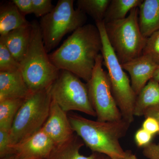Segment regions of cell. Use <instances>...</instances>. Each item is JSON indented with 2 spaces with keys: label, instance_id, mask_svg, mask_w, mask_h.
I'll return each mask as SVG.
<instances>
[{
  "label": "cell",
  "instance_id": "7",
  "mask_svg": "<svg viewBox=\"0 0 159 159\" xmlns=\"http://www.w3.org/2000/svg\"><path fill=\"white\" fill-rule=\"evenodd\" d=\"M50 89L32 93L24 100L10 130L12 145L42 129L48 117L52 102Z\"/></svg>",
  "mask_w": 159,
  "mask_h": 159
},
{
  "label": "cell",
  "instance_id": "5",
  "mask_svg": "<svg viewBox=\"0 0 159 159\" xmlns=\"http://www.w3.org/2000/svg\"><path fill=\"white\" fill-rule=\"evenodd\" d=\"M74 0H59L49 14L41 18L40 30L45 48L49 53L64 36L85 25L86 15L74 7Z\"/></svg>",
  "mask_w": 159,
  "mask_h": 159
},
{
  "label": "cell",
  "instance_id": "22",
  "mask_svg": "<svg viewBox=\"0 0 159 159\" xmlns=\"http://www.w3.org/2000/svg\"><path fill=\"white\" fill-rule=\"evenodd\" d=\"M20 70V65L13 57L6 45L0 41V72Z\"/></svg>",
  "mask_w": 159,
  "mask_h": 159
},
{
  "label": "cell",
  "instance_id": "1",
  "mask_svg": "<svg viewBox=\"0 0 159 159\" xmlns=\"http://www.w3.org/2000/svg\"><path fill=\"white\" fill-rule=\"evenodd\" d=\"M100 32L97 26L87 24L73 32L49 58L60 70H65L88 82L96 60L102 50Z\"/></svg>",
  "mask_w": 159,
  "mask_h": 159
},
{
  "label": "cell",
  "instance_id": "18",
  "mask_svg": "<svg viewBox=\"0 0 159 159\" xmlns=\"http://www.w3.org/2000/svg\"><path fill=\"white\" fill-rule=\"evenodd\" d=\"M157 106H159V83L152 79L137 96L134 115L142 116L146 110Z\"/></svg>",
  "mask_w": 159,
  "mask_h": 159
},
{
  "label": "cell",
  "instance_id": "9",
  "mask_svg": "<svg viewBox=\"0 0 159 159\" xmlns=\"http://www.w3.org/2000/svg\"><path fill=\"white\" fill-rule=\"evenodd\" d=\"M103 57L99 54L90 79L86 83L91 103L97 121L113 122L122 119L112 92L108 73L102 68Z\"/></svg>",
  "mask_w": 159,
  "mask_h": 159
},
{
  "label": "cell",
  "instance_id": "23",
  "mask_svg": "<svg viewBox=\"0 0 159 159\" xmlns=\"http://www.w3.org/2000/svg\"><path fill=\"white\" fill-rule=\"evenodd\" d=\"M142 54L148 56L159 65V30L147 38Z\"/></svg>",
  "mask_w": 159,
  "mask_h": 159
},
{
  "label": "cell",
  "instance_id": "32",
  "mask_svg": "<svg viewBox=\"0 0 159 159\" xmlns=\"http://www.w3.org/2000/svg\"><path fill=\"white\" fill-rule=\"evenodd\" d=\"M1 159H16L15 157L13 155L10 156H8L7 157H5L2 158H1Z\"/></svg>",
  "mask_w": 159,
  "mask_h": 159
},
{
  "label": "cell",
  "instance_id": "17",
  "mask_svg": "<svg viewBox=\"0 0 159 159\" xmlns=\"http://www.w3.org/2000/svg\"><path fill=\"white\" fill-rule=\"evenodd\" d=\"M12 2L0 8V35H5L15 29L31 25Z\"/></svg>",
  "mask_w": 159,
  "mask_h": 159
},
{
  "label": "cell",
  "instance_id": "16",
  "mask_svg": "<svg viewBox=\"0 0 159 159\" xmlns=\"http://www.w3.org/2000/svg\"><path fill=\"white\" fill-rule=\"evenodd\" d=\"M84 145L83 141L77 134L67 142L54 145L47 159H102L103 154L93 152L89 156L80 153V150Z\"/></svg>",
  "mask_w": 159,
  "mask_h": 159
},
{
  "label": "cell",
  "instance_id": "8",
  "mask_svg": "<svg viewBox=\"0 0 159 159\" xmlns=\"http://www.w3.org/2000/svg\"><path fill=\"white\" fill-rule=\"evenodd\" d=\"M50 92L52 100L66 112L78 111L96 117L86 84L73 73L61 70L57 79L50 87Z\"/></svg>",
  "mask_w": 159,
  "mask_h": 159
},
{
  "label": "cell",
  "instance_id": "14",
  "mask_svg": "<svg viewBox=\"0 0 159 159\" xmlns=\"http://www.w3.org/2000/svg\"><path fill=\"white\" fill-rule=\"evenodd\" d=\"M32 25L22 27L0 36L15 59L20 63L25 56L31 41Z\"/></svg>",
  "mask_w": 159,
  "mask_h": 159
},
{
  "label": "cell",
  "instance_id": "25",
  "mask_svg": "<svg viewBox=\"0 0 159 159\" xmlns=\"http://www.w3.org/2000/svg\"><path fill=\"white\" fill-rule=\"evenodd\" d=\"M10 130L0 129V158L12 155Z\"/></svg>",
  "mask_w": 159,
  "mask_h": 159
},
{
  "label": "cell",
  "instance_id": "19",
  "mask_svg": "<svg viewBox=\"0 0 159 159\" xmlns=\"http://www.w3.org/2000/svg\"><path fill=\"white\" fill-rule=\"evenodd\" d=\"M143 0H111L103 22L104 24L125 18L132 9L138 8Z\"/></svg>",
  "mask_w": 159,
  "mask_h": 159
},
{
  "label": "cell",
  "instance_id": "30",
  "mask_svg": "<svg viewBox=\"0 0 159 159\" xmlns=\"http://www.w3.org/2000/svg\"><path fill=\"white\" fill-rule=\"evenodd\" d=\"M116 159H139L134 154L129 150L125 151V155L122 157Z\"/></svg>",
  "mask_w": 159,
  "mask_h": 159
},
{
  "label": "cell",
  "instance_id": "2",
  "mask_svg": "<svg viewBox=\"0 0 159 159\" xmlns=\"http://www.w3.org/2000/svg\"><path fill=\"white\" fill-rule=\"evenodd\" d=\"M68 117L74 132L93 152L111 159L124 156L125 151L120 140L126 135L130 123L123 119L113 122L94 121L75 113L70 114Z\"/></svg>",
  "mask_w": 159,
  "mask_h": 159
},
{
  "label": "cell",
  "instance_id": "24",
  "mask_svg": "<svg viewBox=\"0 0 159 159\" xmlns=\"http://www.w3.org/2000/svg\"><path fill=\"white\" fill-rule=\"evenodd\" d=\"M33 13L37 17H42L54 9L51 0H31Z\"/></svg>",
  "mask_w": 159,
  "mask_h": 159
},
{
  "label": "cell",
  "instance_id": "21",
  "mask_svg": "<svg viewBox=\"0 0 159 159\" xmlns=\"http://www.w3.org/2000/svg\"><path fill=\"white\" fill-rule=\"evenodd\" d=\"M111 0H78L77 9L90 16L96 23L103 22Z\"/></svg>",
  "mask_w": 159,
  "mask_h": 159
},
{
  "label": "cell",
  "instance_id": "27",
  "mask_svg": "<svg viewBox=\"0 0 159 159\" xmlns=\"http://www.w3.org/2000/svg\"><path fill=\"white\" fill-rule=\"evenodd\" d=\"M143 154L148 159H159V143L152 142L143 148Z\"/></svg>",
  "mask_w": 159,
  "mask_h": 159
},
{
  "label": "cell",
  "instance_id": "3",
  "mask_svg": "<svg viewBox=\"0 0 159 159\" xmlns=\"http://www.w3.org/2000/svg\"><path fill=\"white\" fill-rule=\"evenodd\" d=\"M31 41L25 56L20 63V71L31 93L50 88L59 76L44 45L39 22H31Z\"/></svg>",
  "mask_w": 159,
  "mask_h": 159
},
{
  "label": "cell",
  "instance_id": "4",
  "mask_svg": "<svg viewBox=\"0 0 159 159\" xmlns=\"http://www.w3.org/2000/svg\"><path fill=\"white\" fill-rule=\"evenodd\" d=\"M102 42L101 51L103 64L107 70L113 95L121 112L122 119L132 123L137 95L132 87L130 80L119 62L109 41L103 22L96 23Z\"/></svg>",
  "mask_w": 159,
  "mask_h": 159
},
{
  "label": "cell",
  "instance_id": "12",
  "mask_svg": "<svg viewBox=\"0 0 159 159\" xmlns=\"http://www.w3.org/2000/svg\"><path fill=\"white\" fill-rule=\"evenodd\" d=\"M130 75L131 84L137 96L152 79L157 65L146 55L141 56L122 65Z\"/></svg>",
  "mask_w": 159,
  "mask_h": 159
},
{
  "label": "cell",
  "instance_id": "6",
  "mask_svg": "<svg viewBox=\"0 0 159 159\" xmlns=\"http://www.w3.org/2000/svg\"><path fill=\"white\" fill-rule=\"evenodd\" d=\"M139 9H132L123 20L104 24L109 41L121 65L141 56L147 38L139 25Z\"/></svg>",
  "mask_w": 159,
  "mask_h": 159
},
{
  "label": "cell",
  "instance_id": "13",
  "mask_svg": "<svg viewBox=\"0 0 159 159\" xmlns=\"http://www.w3.org/2000/svg\"><path fill=\"white\" fill-rule=\"evenodd\" d=\"M31 93L20 70L0 72V101L6 99H25Z\"/></svg>",
  "mask_w": 159,
  "mask_h": 159
},
{
  "label": "cell",
  "instance_id": "10",
  "mask_svg": "<svg viewBox=\"0 0 159 159\" xmlns=\"http://www.w3.org/2000/svg\"><path fill=\"white\" fill-rule=\"evenodd\" d=\"M54 145L50 137L41 129L12 145V155L16 159H47Z\"/></svg>",
  "mask_w": 159,
  "mask_h": 159
},
{
  "label": "cell",
  "instance_id": "20",
  "mask_svg": "<svg viewBox=\"0 0 159 159\" xmlns=\"http://www.w3.org/2000/svg\"><path fill=\"white\" fill-rule=\"evenodd\" d=\"M25 99H6L0 101V129L10 130L17 112Z\"/></svg>",
  "mask_w": 159,
  "mask_h": 159
},
{
  "label": "cell",
  "instance_id": "28",
  "mask_svg": "<svg viewBox=\"0 0 159 159\" xmlns=\"http://www.w3.org/2000/svg\"><path fill=\"white\" fill-rule=\"evenodd\" d=\"M12 2L25 16L33 13L31 0H13Z\"/></svg>",
  "mask_w": 159,
  "mask_h": 159
},
{
  "label": "cell",
  "instance_id": "15",
  "mask_svg": "<svg viewBox=\"0 0 159 159\" xmlns=\"http://www.w3.org/2000/svg\"><path fill=\"white\" fill-rule=\"evenodd\" d=\"M139 9V27L147 38L159 30V0H143Z\"/></svg>",
  "mask_w": 159,
  "mask_h": 159
},
{
  "label": "cell",
  "instance_id": "31",
  "mask_svg": "<svg viewBox=\"0 0 159 159\" xmlns=\"http://www.w3.org/2000/svg\"><path fill=\"white\" fill-rule=\"evenodd\" d=\"M152 79L157 81L159 83V65L157 67L156 70L155 71L152 77Z\"/></svg>",
  "mask_w": 159,
  "mask_h": 159
},
{
  "label": "cell",
  "instance_id": "33",
  "mask_svg": "<svg viewBox=\"0 0 159 159\" xmlns=\"http://www.w3.org/2000/svg\"><path fill=\"white\" fill-rule=\"evenodd\" d=\"M102 159H111L109 157H103V158Z\"/></svg>",
  "mask_w": 159,
  "mask_h": 159
},
{
  "label": "cell",
  "instance_id": "29",
  "mask_svg": "<svg viewBox=\"0 0 159 159\" xmlns=\"http://www.w3.org/2000/svg\"><path fill=\"white\" fill-rule=\"evenodd\" d=\"M144 116H149L153 118L159 125V106L152 107L146 110Z\"/></svg>",
  "mask_w": 159,
  "mask_h": 159
},
{
  "label": "cell",
  "instance_id": "11",
  "mask_svg": "<svg viewBox=\"0 0 159 159\" xmlns=\"http://www.w3.org/2000/svg\"><path fill=\"white\" fill-rule=\"evenodd\" d=\"M42 129L55 145L67 142L75 135L67 112L52 99L48 117Z\"/></svg>",
  "mask_w": 159,
  "mask_h": 159
},
{
  "label": "cell",
  "instance_id": "26",
  "mask_svg": "<svg viewBox=\"0 0 159 159\" xmlns=\"http://www.w3.org/2000/svg\"><path fill=\"white\" fill-rule=\"evenodd\" d=\"M154 137L152 134L142 127L135 133L134 141L138 147L144 148L152 142Z\"/></svg>",
  "mask_w": 159,
  "mask_h": 159
}]
</instances>
